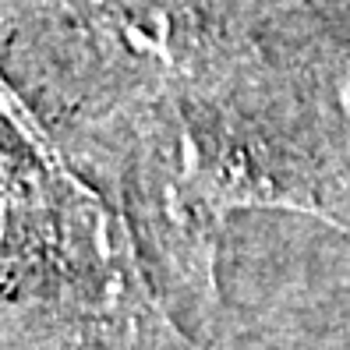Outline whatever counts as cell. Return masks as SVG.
<instances>
[{"label":"cell","instance_id":"1","mask_svg":"<svg viewBox=\"0 0 350 350\" xmlns=\"http://www.w3.org/2000/svg\"><path fill=\"white\" fill-rule=\"evenodd\" d=\"M146 195L167 237V252L209 297L216 294L213 269L223 226L237 209H301L350 234V226L322 209L315 195L286 188L269 170L255 167L237 146L209 138L205 131L198 135L184 120L156 146L146 170Z\"/></svg>","mask_w":350,"mask_h":350}]
</instances>
